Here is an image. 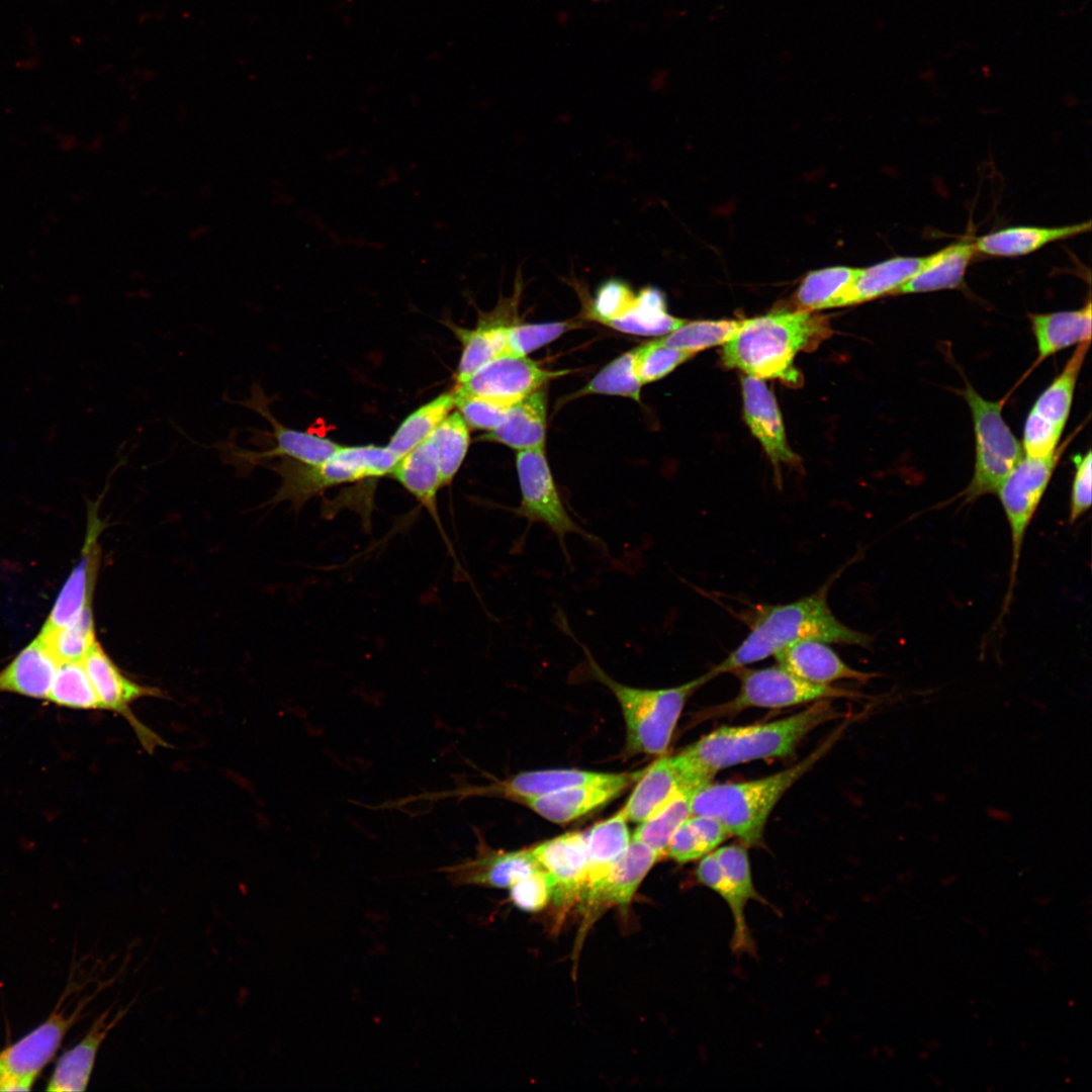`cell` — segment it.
<instances>
[{
  "label": "cell",
  "instance_id": "1",
  "mask_svg": "<svg viewBox=\"0 0 1092 1092\" xmlns=\"http://www.w3.org/2000/svg\"><path fill=\"white\" fill-rule=\"evenodd\" d=\"M841 716L831 700H820L776 721L721 726L686 747L679 755L695 778L710 783L724 768L792 754L815 728Z\"/></svg>",
  "mask_w": 1092,
  "mask_h": 1092
},
{
  "label": "cell",
  "instance_id": "2",
  "mask_svg": "<svg viewBox=\"0 0 1092 1092\" xmlns=\"http://www.w3.org/2000/svg\"><path fill=\"white\" fill-rule=\"evenodd\" d=\"M830 584L791 603L758 606L745 638L711 670L716 675L730 672L775 656L783 648L803 640L870 646L871 636L846 626L830 610L827 602Z\"/></svg>",
  "mask_w": 1092,
  "mask_h": 1092
},
{
  "label": "cell",
  "instance_id": "3",
  "mask_svg": "<svg viewBox=\"0 0 1092 1092\" xmlns=\"http://www.w3.org/2000/svg\"><path fill=\"white\" fill-rule=\"evenodd\" d=\"M847 724L844 721L810 754L786 769L751 781L710 782L700 787L692 797V815L713 816L743 845H759L775 806L834 746Z\"/></svg>",
  "mask_w": 1092,
  "mask_h": 1092
},
{
  "label": "cell",
  "instance_id": "4",
  "mask_svg": "<svg viewBox=\"0 0 1092 1092\" xmlns=\"http://www.w3.org/2000/svg\"><path fill=\"white\" fill-rule=\"evenodd\" d=\"M828 332L824 318L805 309L744 320L723 344L722 361L755 378L797 385L801 375L794 366L796 355Z\"/></svg>",
  "mask_w": 1092,
  "mask_h": 1092
},
{
  "label": "cell",
  "instance_id": "5",
  "mask_svg": "<svg viewBox=\"0 0 1092 1092\" xmlns=\"http://www.w3.org/2000/svg\"><path fill=\"white\" fill-rule=\"evenodd\" d=\"M592 677L606 686L617 699L626 725L629 754H663L689 698L717 675L709 670L692 680L665 689H641L616 681L581 645Z\"/></svg>",
  "mask_w": 1092,
  "mask_h": 1092
},
{
  "label": "cell",
  "instance_id": "6",
  "mask_svg": "<svg viewBox=\"0 0 1092 1092\" xmlns=\"http://www.w3.org/2000/svg\"><path fill=\"white\" fill-rule=\"evenodd\" d=\"M397 461L387 446L376 445L342 446L316 465L280 458L268 464L281 477V485L271 503L289 502L299 509L333 486L390 475Z\"/></svg>",
  "mask_w": 1092,
  "mask_h": 1092
},
{
  "label": "cell",
  "instance_id": "7",
  "mask_svg": "<svg viewBox=\"0 0 1092 1092\" xmlns=\"http://www.w3.org/2000/svg\"><path fill=\"white\" fill-rule=\"evenodd\" d=\"M964 397L971 410L976 442L974 474L966 490L972 500L997 492L1024 452L1002 417L1001 401L984 398L970 385Z\"/></svg>",
  "mask_w": 1092,
  "mask_h": 1092
},
{
  "label": "cell",
  "instance_id": "8",
  "mask_svg": "<svg viewBox=\"0 0 1092 1092\" xmlns=\"http://www.w3.org/2000/svg\"><path fill=\"white\" fill-rule=\"evenodd\" d=\"M730 672L738 677L739 691L729 702L712 707L708 717L736 714L749 708L779 709L820 700L859 698L852 691L806 681L779 664L764 668L745 665Z\"/></svg>",
  "mask_w": 1092,
  "mask_h": 1092
},
{
  "label": "cell",
  "instance_id": "9",
  "mask_svg": "<svg viewBox=\"0 0 1092 1092\" xmlns=\"http://www.w3.org/2000/svg\"><path fill=\"white\" fill-rule=\"evenodd\" d=\"M698 881L716 892L729 906L734 929L731 947L735 953L753 954L755 946L745 918L749 901L768 904L757 892L745 845L719 846L700 858L696 870Z\"/></svg>",
  "mask_w": 1092,
  "mask_h": 1092
},
{
  "label": "cell",
  "instance_id": "10",
  "mask_svg": "<svg viewBox=\"0 0 1092 1092\" xmlns=\"http://www.w3.org/2000/svg\"><path fill=\"white\" fill-rule=\"evenodd\" d=\"M516 467L521 490V503L516 514L533 523L545 525L558 539L565 552V538L576 534L590 543L601 544L568 514L547 462L544 447L518 451Z\"/></svg>",
  "mask_w": 1092,
  "mask_h": 1092
},
{
  "label": "cell",
  "instance_id": "11",
  "mask_svg": "<svg viewBox=\"0 0 1092 1092\" xmlns=\"http://www.w3.org/2000/svg\"><path fill=\"white\" fill-rule=\"evenodd\" d=\"M90 1000L79 1002L71 1013L59 1004L40 1025L0 1052V1091L32 1088Z\"/></svg>",
  "mask_w": 1092,
  "mask_h": 1092
},
{
  "label": "cell",
  "instance_id": "12",
  "mask_svg": "<svg viewBox=\"0 0 1092 1092\" xmlns=\"http://www.w3.org/2000/svg\"><path fill=\"white\" fill-rule=\"evenodd\" d=\"M1066 446L1067 442L1053 453L1042 457L1024 455L997 489L1009 524L1012 542L1009 592L1015 581L1026 530Z\"/></svg>",
  "mask_w": 1092,
  "mask_h": 1092
},
{
  "label": "cell",
  "instance_id": "13",
  "mask_svg": "<svg viewBox=\"0 0 1092 1092\" xmlns=\"http://www.w3.org/2000/svg\"><path fill=\"white\" fill-rule=\"evenodd\" d=\"M1089 345L1090 342L1078 344L1062 372L1035 400L1023 430L1021 444L1025 455L1042 457L1058 448Z\"/></svg>",
  "mask_w": 1092,
  "mask_h": 1092
},
{
  "label": "cell",
  "instance_id": "14",
  "mask_svg": "<svg viewBox=\"0 0 1092 1092\" xmlns=\"http://www.w3.org/2000/svg\"><path fill=\"white\" fill-rule=\"evenodd\" d=\"M90 682L105 711L124 718L148 751L165 744L132 713L131 705L147 697H162V692L133 681L114 663L96 640L82 659Z\"/></svg>",
  "mask_w": 1092,
  "mask_h": 1092
},
{
  "label": "cell",
  "instance_id": "15",
  "mask_svg": "<svg viewBox=\"0 0 1092 1092\" xmlns=\"http://www.w3.org/2000/svg\"><path fill=\"white\" fill-rule=\"evenodd\" d=\"M242 405L261 415L271 425V432L265 436L274 446L260 451L232 448L231 454L244 464H259L273 458H288L304 464L316 465L331 458L342 445L309 432L298 431L282 425L269 408L267 396L262 387L255 383L251 395L239 401Z\"/></svg>",
  "mask_w": 1092,
  "mask_h": 1092
},
{
  "label": "cell",
  "instance_id": "16",
  "mask_svg": "<svg viewBox=\"0 0 1092 1092\" xmlns=\"http://www.w3.org/2000/svg\"><path fill=\"white\" fill-rule=\"evenodd\" d=\"M566 373L547 370L526 356L505 353L456 384L455 389L513 404Z\"/></svg>",
  "mask_w": 1092,
  "mask_h": 1092
},
{
  "label": "cell",
  "instance_id": "17",
  "mask_svg": "<svg viewBox=\"0 0 1092 1092\" xmlns=\"http://www.w3.org/2000/svg\"><path fill=\"white\" fill-rule=\"evenodd\" d=\"M530 849L539 867L554 880L555 903L567 906L580 901L587 878L586 833L566 832Z\"/></svg>",
  "mask_w": 1092,
  "mask_h": 1092
},
{
  "label": "cell",
  "instance_id": "18",
  "mask_svg": "<svg viewBox=\"0 0 1092 1092\" xmlns=\"http://www.w3.org/2000/svg\"><path fill=\"white\" fill-rule=\"evenodd\" d=\"M645 769L610 772L603 780L578 785L523 803L544 819L557 824L571 822L619 797L639 780Z\"/></svg>",
  "mask_w": 1092,
  "mask_h": 1092
},
{
  "label": "cell",
  "instance_id": "19",
  "mask_svg": "<svg viewBox=\"0 0 1092 1092\" xmlns=\"http://www.w3.org/2000/svg\"><path fill=\"white\" fill-rule=\"evenodd\" d=\"M520 284L518 282L513 298L500 300L492 311L481 314L475 328L450 325L462 345L456 384L464 382L485 364L507 353L508 333L513 325L512 312L517 307Z\"/></svg>",
  "mask_w": 1092,
  "mask_h": 1092
},
{
  "label": "cell",
  "instance_id": "20",
  "mask_svg": "<svg viewBox=\"0 0 1092 1092\" xmlns=\"http://www.w3.org/2000/svg\"><path fill=\"white\" fill-rule=\"evenodd\" d=\"M478 849L475 856L439 871L454 885L509 889L517 881L541 869L531 849L504 851L486 846Z\"/></svg>",
  "mask_w": 1092,
  "mask_h": 1092
},
{
  "label": "cell",
  "instance_id": "21",
  "mask_svg": "<svg viewBox=\"0 0 1092 1092\" xmlns=\"http://www.w3.org/2000/svg\"><path fill=\"white\" fill-rule=\"evenodd\" d=\"M744 418L752 435L759 441L779 473L781 463L797 464L798 456L791 450L776 397L763 379L742 377Z\"/></svg>",
  "mask_w": 1092,
  "mask_h": 1092
},
{
  "label": "cell",
  "instance_id": "22",
  "mask_svg": "<svg viewBox=\"0 0 1092 1092\" xmlns=\"http://www.w3.org/2000/svg\"><path fill=\"white\" fill-rule=\"evenodd\" d=\"M90 510V521L82 549V558L58 595L42 629L59 628L71 624L79 619L85 611L92 609L91 602L100 560L97 537L101 524L97 519L96 509Z\"/></svg>",
  "mask_w": 1092,
  "mask_h": 1092
},
{
  "label": "cell",
  "instance_id": "23",
  "mask_svg": "<svg viewBox=\"0 0 1092 1092\" xmlns=\"http://www.w3.org/2000/svg\"><path fill=\"white\" fill-rule=\"evenodd\" d=\"M660 857L662 855L649 846L631 839L625 853L604 878L586 890L581 902H584L588 911L590 908L606 905L627 907L643 879Z\"/></svg>",
  "mask_w": 1092,
  "mask_h": 1092
},
{
  "label": "cell",
  "instance_id": "24",
  "mask_svg": "<svg viewBox=\"0 0 1092 1092\" xmlns=\"http://www.w3.org/2000/svg\"><path fill=\"white\" fill-rule=\"evenodd\" d=\"M130 1005L110 1018L111 1008L93 1021L87 1033L58 1060L46 1090L73 1092L87 1089L99 1049L109 1031L125 1016Z\"/></svg>",
  "mask_w": 1092,
  "mask_h": 1092
},
{
  "label": "cell",
  "instance_id": "25",
  "mask_svg": "<svg viewBox=\"0 0 1092 1092\" xmlns=\"http://www.w3.org/2000/svg\"><path fill=\"white\" fill-rule=\"evenodd\" d=\"M778 664L796 676L817 685H831L841 679L866 682L875 676L846 664L827 643L803 640L775 654Z\"/></svg>",
  "mask_w": 1092,
  "mask_h": 1092
},
{
  "label": "cell",
  "instance_id": "26",
  "mask_svg": "<svg viewBox=\"0 0 1092 1092\" xmlns=\"http://www.w3.org/2000/svg\"><path fill=\"white\" fill-rule=\"evenodd\" d=\"M547 425L546 385L512 404L498 426L480 441L506 445L518 451L543 448Z\"/></svg>",
  "mask_w": 1092,
  "mask_h": 1092
},
{
  "label": "cell",
  "instance_id": "27",
  "mask_svg": "<svg viewBox=\"0 0 1092 1092\" xmlns=\"http://www.w3.org/2000/svg\"><path fill=\"white\" fill-rule=\"evenodd\" d=\"M390 475L428 511L440 534L448 541L438 513L437 493L442 487V480L431 438L399 459Z\"/></svg>",
  "mask_w": 1092,
  "mask_h": 1092
},
{
  "label": "cell",
  "instance_id": "28",
  "mask_svg": "<svg viewBox=\"0 0 1092 1092\" xmlns=\"http://www.w3.org/2000/svg\"><path fill=\"white\" fill-rule=\"evenodd\" d=\"M976 254L974 241L963 239L925 256L919 270L897 290L896 294L923 293L960 287Z\"/></svg>",
  "mask_w": 1092,
  "mask_h": 1092
},
{
  "label": "cell",
  "instance_id": "29",
  "mask_svg": "<svg viewBox=\"0 0 1092 1092\" xmlns=\"http://www.w3.org/2000/svg\"><path fill=\"white\" fill-rule=\"evenodd\" d=\"M1091 221L1061 226L1018 225L1001 229L974 241L977 253L996 257H1016L1033 253L1051 243L1089 232Z\"/></svg>",
  "mask_w": 1092,
  "mask_h": 1092
},
{
  "label": "cell",
  "instance_id": "30",
  "mask_svg": "<svg viewBox=\"0 0 1092 1092\" xmlns=\"http://www.w3.org/2000/svg\"><path fill=\"white\" fill-rule=\"evenodd\" d=\"M57 666L36 637L0 670V693L46 700Z\"/></svg>",
  "mask_w": 1092,
  "mask_h": 1092
},
{
  "label": "cell",
  "instance_id": "31",
  "mask_svg": "<svg viewBox=\"0 0 1092 1092\" xmlns=\"http://www.w3.org/2000/svg\"><path fill=\"white\" fill-rule=\"evenodd\" d=\"M1091 316L1090 300L1078 310L1030 314L1038 361L1075 344L1091 342Z\"/></svg>",
  "mask_w": 1092,
  "mask_h": 1092
},
{
  "label": "cell",
  "instance_id": "32",
  "mask_svg": "<svg viewBox=\"0 0 1092 1092\" xmlns=\"http://www.w3.org/2000/svg\"><path fill=\"white\" fill-rule=\"evenodd\" d=\"M924 257L899 256L860 268L858 275L843 295L839 306L852 305L881 296L896 294L897 290L921 267Z\"/></svg>",
  "mask_w": 1092,
  "mask_h": 1092
},
{
  "label": "cell",
  "instance_id": "33",
  "mask_svg": "<svg viewBox=\"0 0 1092 1092\" xmlns=\"http://www.w3.org/2000/svg\"><path fill=\"white\" fill-rule=\"evenodd\" d=\"M681 786L673 757L661 756L645 768L622 808L628 821L647 819Z\"/></svg>",
  "mask_w": 1092,
  "mask_h": 1092
},
{
  "label": "cell",
  "instance_id": "34",
  "mask_svg": "<svg viewBox=\"0 0 1092 1092\" xmlns=\"http://www.w3.org/2000/svg\"><path fill=\"white\" fill-rule=\"evenodd\" d=\"M627 823L628 819L621 809L610 818L595 824L586 833L588 864L583 895L589 887L605 877L627 850L631 842Z\"/></svg>",
  "mask_w": 1092,
  "mask_h": 1092
},
{
  "label": "cell",
  "instance_id": "35",
  "mask_svg": "<svg viewBox=\"0 0 1092 1092\" xmlns=\"http://www.w3.org/2000/svg\"><path fill=\"white\" fill-rule=\"evenodd\" d=\"M686 321L667 312L664 294L656 287H645L636 293L632 305L606 326L619 332L638 336L666 335Z\"/></svg>",
  "mask_w": 1092,
  "mask_h": 1092
},
{
  "label": "cell",
  "instance_id": "36",
  "mask_svg": "<svg viewBox=\"0 0 1092 1092\" xmlns=\"http://www.w3.org/2000/svg\"><path fill=\"white\" fill-rule=\"evenodd\" d=\"M696 790L687 786L677 788L647 819L639 823L632 839L663 856L672 834L692 815L691 803Z\"/></svg>",
  "mask_w": 1092,
  "mask_h": 1092
},
{
  "label": "cell",
  "instance_id": "37",
  "mask_svg": "<svg viewBox=\"0 0 1092 1092\" xmlns=\"http://www.w3.org/2000/svg\"><path fill=\"white\" fill-rule=\"evenodd\" d=\"M455 406L453 391L444 392L410 414L391 436L387 448L401 459L426 441Z\"/></svg>",
  "mask_w": 1092,
  "mask_h": 1092
},
{
  "label": "cell",
  "instance_id": "38",
  "mask_svg": "<svg viewBox=\"0 0 1092 1092\" xmlns=\"http://www.w3.org/2000/svg\"><path fill=\"white\" fill-rule=\"evenodd\" d=\"M860 268L830 267L809 273L796 293V300L805 310L839 307Z\"/></svg>",
  "mask_w": 1092,
  "mask_h": 1092
},
{
  "label": "cell",
  "instance_id": "39",
  "mask_svg": "<svg viewBox=\"0 0 1092 1092\" xmlns=\"http://www.w3.org/2000/svg\"><path fill=\"white\" fill-rule=\"evenodd\" d=\"M50 704L83 711H105L82 661L61 663L46 698Z\"/></svg>",
  "mask_w": 1092,
  "mask_h": 1092
},
{
  "label": "cell",
  "instance_id": "40",
  "mask_svg": "<svg viewBox=\"0 0 1092 1092\" xmlns=\"http://www.w3.org/2000/svg\"><path fill=\"white\" fill-rule=\"evenodd\" d=\"M57 664L82 661L96 641L92 609L71 624L59 628L42 629L37 635Z\"/></svg>",
  "mask_w": 1092,
  "mask_h": 1092
},
{
  "label": "cell",
  "instance_id": "41",
  "mask_svg": "<svg viewBox=\"0 0 1092 1092\" xmlns=\"http://www.w3.org/2000/svg\"><path fill=\"white\" fill-rule=\"evenodd\" d=\"M441 472L442 487L451 484L467 454L469 427L458 412L449 414L430 436Z\"/></svg>",
  "mask_w": 1092,
  "mask_h": 1092
},
{
  "label": "cell",
  "instance_id": "42",
  "mask_svg": "<svg viewBox=\"0 0 1092 1092\" xmlns=\"http://www.w3.org/2000/svg\"><path fill=\"white\" fill-rule=\"evenodd\" d=\"M637 347L605 366L576 396L607 394L640 400L642 383L636 370Z\"/></svg>",
  "mask_w": 1092,
  "mask_h": 1092
},
{
  "label": "cell",
  "instance_id": "43",
  "mask_svg": "<svg viewBox=\"0 0 1092 1092\" xmlns=\"http://www.w3.org/2000/svg\"><path fill=\"white\" fill-rule=\"evenodd\" d=\"M740 325L741 321L731 320L685 322L658 341L695 355L704 349L723 345Z\"/></svg>",
  "mask_w": 1092,
  "mask_h": 1092
},
{
  "label": "cell",
  "instance_id": "44",
  "mask_svg": "<svg viewBox=\"0 0 1092 1092\" xmlns=\"http://www.w3.org/2000/svg\"><path fill=\"white\" fill-rule=\"evenodd\" d=\"M579 327L580 324L574 321L512 325L508 333L507 353L526 356Z\"/></svg>",
  "mask_w": 1092,
  "mask_h": 1092
},
{
  "label": "cell",
  "instance_id": "45",
  "mask_svg": "<svg viewBox=\"0 0 1092 1092\" xmlns=\"http://www.w3.org/2000/svg\"><path fill=\"white\" fill-rule=\"evenodd\" d=\"M694 354L661 344L658 339L637 347L636 370L642 384L657 381Z\"/></svg>",
  "mask_w": 1092,
  "mask_h": 1092
},
{
  "label": "cell",
  "instance_id": "46",
  "mask_svg": "<svg viewBox=\"0 0 1092 1092\" xmlns=\"http://www.w3.org/2000/svg\"><path fill=\"white\" fill-rule=\"evenodd\" d=\"M636 293L625 281L611 278L600 285L587 308L586 317L603 325L621 316L634 302Z\"/></svg>",
  "mask_w": 1092,
  "mask_h": 1092
},
{
  "label": "cell",
  "instance_id": "47",
  "mask_svg": "<svg viewBox=\"0 0 1092 1092\" xmlns=\"http://www.w3.org/2000/svg\"><path fill=\"white\" fill-rule=\"evenodd\" d=\"M455 406L472 429L492 431L505 418L511 403L452 390ZM514 404V403H513Z\"/></svg>",
  "mask_w": 1092,
  "mask_h": 1092
},
{
  "label": "cell",
  "instance_id": "48",
  "mask_svg": "<svg viewBox=\"0 0 1092 1092\" xmlns=\"http://www.w3.org/2000/svg\"><path fill=\"white\" fill-rule=\"evenodd\" d=\"M554 889L552 877L540 869L514 883L509 888L510 899L524 911L537 912L548 905L553 898Z\"/></svg>",
  "mask_w": 1092,
  "mask_h": 1092
},
{
  "label": "cell",
  "instance_id": "49",
  "mask_svg": "<svg viewBox=\"0 0 1092 1092\" xmlns=\"http://www.w3.org/2000/svg\"><path fill=\"white\" fill-rule=\"evenodd\" d=\"M1092 453L1089 450L1085 455H1075V475L1071 488L1069 520L1076 522L1091 507V479H1092Z\"/></svg>",
  "mask_w": 1092,
  "mask_h": 1092
},
{
  "label": "cell",
  "instance_id": "50",
  "mask_svg": "<svg viewBox=\"0 0 1092 1092\" xmlns=\"http://www.w3.org/2000/svg\"><path fill=\"white\" fill-rule=\"evenodd\" d=\"M708 853L689 818L672 834L665 851L667 856L678 863L700 859Z\"/></svg>",
  "mask_w": 1092,
  "mask_h": 1092
},
{
  "label": "cell",
  "instance_id": "51",
  "mask_svg": "<svg viewBox=\"0 0 1092 1092\" xmlns=\"http://www.w3.org/2000/svg\"><path fill=\"white\" fill-rule=\"evenodd\" d=\"M689 820L701 837L709 853L719 847L731 836L724 824L713 816L691 815Z\"/></svg>",
  "mask_w": 1092,
  "mask_h": 1092
},
{
  "label": "cell",
  "instance_id": "52",
  "mask_svg": "<svg viewBox=\"0 0 1092 1092\" xmlns=\"http://www.w3.org/2000/svg\"><path fill=\"white\" fill-rule=\"evenodd\" d=\"M58 148L63 152H71L78 148L79 140L74 133L58 132L55 134Z\"/></svg>",
  "mask_w": 1092,
  "mask_h": 1092
},
{
  "label": "cell",
  "instance_id": "53",
  "mask_svg": "<svg viewBox=\"0 0 1092 1092\" xmlns=\"http://www.w3.org/2000/svg\"><path fill=\"white\" fill-rule=\"evenodd\" d=\"M211 233V228L207 224H198L193 226L189 233L188 238L190 241L195 242L201 240Z\"/></svg>",
  "mask_w": 1092,
  "mask_h": 1092
},
{
  "label": "cell",
  "instance_id": "54",
  "mask_svg": "<svg viewBox=\"0 0 1092 1092\" xmlns=\"http://www.w3.org/2000/svg\"><path fill=\"white\" fill-rule=\"evenodd\" d=\"M103 145L104 135L98 132L94 136H92V139L87 143L86 150L91 154H95L102 149Z\"/></svg>",
  "mask_w": 1092,
  "mask_h": 1092
},
{
  "label": "cell",
  "instance_id": "55",
  "mask_svg": "<svg viewBox=\"0 0 1092 1092\" xmlns=\"http://www.w3.org/2000/svg\"><path fill=\"white\" fill-rule=\"evenodd\" d=\"M198 194H199V196H200L201 198H203V199H208V198H210V197H211V195L213 194V189H212V186H211V185H210L209 183H204V184H202V185L200 186V188H199V192H198Z\"/></svg>",
  "mask_w": 1092,
  "mask_h": 1092
},
{
  "label": "cell",
  "instance_id": "56",
  "mask_svg": "<svg viewBox=\"0 0 1092 1092\" xmlns=\"http://www.w3.org/2000/svg\"><path fill=\"white\" fill-rule=\"evenodd\" d=\"M595 1L601 2V1H610V0H595Z\"/></svg>",
  "mask_w": 1092,
  "mask_h": 1092
}]
</instances>
